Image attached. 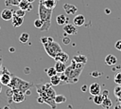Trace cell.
Returning <instances> with one entry per match:
<instances>
[{
	"label": "cell",
	"mask_w": 121,
	"mask_h": 109,
	"mask_svg": "<svg viewBox=\"0 0 121 109\" xmlns=\"http://www.w3.org/2000/svg\"><path fill=\"white\" fill-rule=\"evenodd\" d=\"M52 12H53V9H46L43 5L42 0H40V2H39V9H38V15H39V18L43 22V27L40 30H42V31H47L50 28Z\"/></svg>",
	"instance_id": "cell-2"
},
{
	"label": "cell",
	"mask_w": 121,
	"mask_h": 109,
	"mask_svg": "<svg viewBox=\"0 0 121 109\" xmlns=\"http://www.w3.org/2000/svg\"><path fill=\"white\" fill-rule=\"evenodd\" d=\"M68 21H69V18H68V16H66L64 13L59 14V15L56 17V22H57V24L60 25V26H64V25L68 24Z\"/></svg>",
	"instance_id": "cell-12"
},
{
	"label": "cell",
	"mask_w": 121,
	"mask_h": 109,
	"mask_svg": "<svg viewBox=\"0 0 121 109\" xmlns=\"http://www.w3.org/2000/svg\"><path fill=\"white\" fill-rule=\"evenodd\" d=\"M14 50H15V49H14L13 47H10V48H9V52H14Z\"/></svg>",
	"instance_id": "cell-40"
},
{
	"label": "cell",
	"mask_w": 121,
	"mask_h": 109,
	"mask_svg": "<svg viewBox=\"0 0 121 109\" xmlns=\"http://www.w3.org/2000/svg\"><path fill=\"white\" fill-rule=\"evenodd\" d=\"M12 26L14 27H20L22 24H23V21H24V19H23V17H20V16H17V15H13V17H12Z\"/></svg>",
	"instance_id": "cell-18"
},
{
	"label": "cell",
	"mask_w": 121,
	"mask_h": 109,
	"mask_svg": "<svg viewBox=\"0 0 121 109\" xmlns=\"http://www.w3.org/2000/svg\"><path fill=\"white\" fill-rule=\"evenodd\" d=\"M105 63H106V64L111 65V66L114 65L117 63V58L112 54H109L105 57Z\"/></svg>",
	"instance_id": "cell-15"
},
{
	"label": "cell",
	"mask_w": 121,
	"mask_h": 109,
	"mask_svg": "<svg viewBox=\"0 0 121 109\" xmlns=\"http://www.w3.org/2000/svg\"><path fill=\"white\" fill-rule=\"evenodd\" d=\"M63 31L67 35H75L78 33V28L74 24H66L63 26Z\"/></svg>",
	"instance_id": "cell-7"
},
{
	"label": "cell",
	"mask_w": 121,
	"mask_h": 109,
	"mask_svg": "<svg viewBox=\"0 0 121 109\" xmlns=\"http://www.w3.org/2000/svg\"><path fill=\"white\" fill-rule=\"evenodd\" d=\"M114 46H115V48H116L117 50L121 51V40H118V41H117V42L115 43Z\"/></svg>",
	"instance_id": "cell-33"
},
{
	"label": "cell",
	"mask_w": 121,
	"mask_h": 109,
	"mask_svg": "<svg viewBox=\"0 0 121 109\" xmlns=\"http://www.w3.org/2000/svg\"><path fill=\"white\" fill-rule=\"evenodd\" d=\"M104 98H105V97H104L102 94H99V95L94 96L93 100H94L95 104H96V105H101V104H102V101H103V100H104Z\"/></svg>",
	"instance_id": "cell-22"
},
{
	"label": "cell",
	"mask_w": 121,
	"mask_h": 109,
	"mask_svg": "<svg viewBox=\"0 0 121 109\" xmlns=\"http://www.w3.org/2000/svg\"><path fill=\"white\" fill-rule=\"evenodd\" d=\"M54 60L56 62H61V63H66L69 60V55L63 51L60 52L59 54H57V56L54 58Z\"/></svg>",
	"instance_id": "cell-14"
},
{
	"label": "cell",
	"mask_w": 121,
	"mask_h": 109,
	"mask_svg": "<svg viewBox=\"0 0 121 109\" xmlns=\"http://www.w3.org/2000/svg\"><path fill=\"white\" fill-rule=\"evenodd\" d=\"M101 92V87H100V84L97 83V82H93L90 86H89V93L93 96H96V95H99Z\"/></svg>",
	"instance_id": "cell-9"
},
{
	"label": "cell",
	"mask_w": 121,
	"mask_h": 109,
	"mask_svg": "<svg viewBox=\"0 0 121 109\" xmlns=\"http://www.w3.org/2000/svg\"><path fill=\"white\" fill-rule=\"evenodd\" d=\"M105 12H106V14H110V12H111V10H110L109 9H105Z\"/></svg>",
	"instance_id": "cell-38"
},
{
	"label": "cell",
	"mask_w": 121,
	"mask_h": 109,
	"mask_svg": "<svg viewBox=\"0 0 121 109\" xmlns=\"http://www.w3.org/2000/svg\"><path fill=\"white\" fill-rule=\"evenodd\" d=\"M63 9L65 10V13L67 14H75L78 11V8L73 5V4H69V3H65L63 5Z\"/></svg>",
	"instance_id": "cell-10"
},
{
	"label": "cell",
	"mask_w": 121,
	"mask_h": 109,
	"mask_svg": "<svg viewBox=\"0 0 121 109\" xmlns=\"http://www.w3.org/2000/svg\"><path fill=\"white\" fill-rule=\"evenodd\" d=\"M0 109H3V108H1V107H0Z\"/></svg>",
	"instance_id": "cell-45"
},
{
	"label": "cell",
	"mask_w": 121,
	"mask_h": 109,
	"mask_svg": "<svg viewBox=\"0 0 121 109\" xmlns=\"http://www.w3.org/2000/svg\"><path fill=\"white\" fill-rule=\"evenodd\" d=\"M43 5L48 9H54L57 6V0H42Z\"/></svg>",
	"instance_id": "cell-16"
},
{
	"label": "cell",
	"mask_w": 121,
	"mask_h": 109,
	"mask_svg": "<svg viewBox=\"0 0 121 109\" xmlns=\"http://www.w3.org/2000/svg\"><path fill=\"white\" fill-rule=\"evenodd\" d=\"M59 75H60V81H61L62 82H64V83H68V77L65 75L64 72H63V73H60V74H59Z\"/></svg>",
	"instance_id": "cell-31"
},
{
	"label": "cell",
	"mask_w": 121,
	"mask_h": 109,
	"mask_svg": "<svg viewBox=\"0 0 121 109\" xmlns=\"http://www.w3.org/2000/svg\"><path fill=\"white\" fill-rule=\"evenodd\" d=\"M26 1H27V2H29V3H33L35 0H26Z\"/></svg>",
	"instance_id": "cell-42"
},
{
	"label": "cell",
	"mask_w": 121,
	"mask_h": 109,
	"mask_svg": "<svg viewBox=\"0 0 121 109\" xmlns=\"http://www.w3.org/2000/svg\"><path fill=\"white\" fill-rule=\"evenodd\" d=\"M84 23H85V17L82 14H78L73 19V24L76 27H81L84 25Z\"/></svg>",
	"instance_id": "cell-11"
},
{
	"label": "cell",
	"mask_w": 121,
	"mask_h": 109,
	"mask_svg": "<svg viewBox=\"0 0 121 109\" xmlns=\"http://www.w3.org/2000/svg\"><path fill=\"white\" fill-rule=\"evenodd\" d=\"M60 75L57 74L53 77H50V84L51 85H59L60 83Z\"/></svg>",
	"instance_id": "cell-21"
},
{
	"label": "cell",
	"mask_w": 121,
	"mask_h": 109,
	"mask_svg": "<svg viewBox=\"0 0 121 109\" xmlns=\"http://www.w3.org/2000/svg\"><path fill=\"white\" fill-rule=\"evenodd\" d=\"M73 60L76 63H80V64H85L87 63V57L85 55H82V54H78V55L74 56Z\"/></svg>",
	"instance_id": "cell-19"
},
{
	"label": "cell",
	"mask_w": 121,
	"mask_h": 109,
	"mask_svg": "<svg viewBox=\"0 0 121 109\" xmlns=\"http://www.w3.org/2000/svg\"><path fill=\"white\" fill-rule=\"evenodd\" d=\"M14 13L12 11V9H4L2 11H1V18L4 20V21H9L12 19Z\"/></svg>",
	"instance_id": "cell-8"
},
{
	"label": "cell",
	"mask_w": 121,
	"mask_h": 109,
	"mask_svg": "<svg viewBox=\"0 0 121 109\" xmlns=\"http://www.w3.org/2000/svg\"><path fill=\"white\" fill-rule=\"evenodd\" d=\"M108 94H109V91H108V90H105V91L103 92V94H102V95H103L104 97H107V96H108Z\"/></svg>",
	"instance_id": "cell-36"
},
{
	"label": "cell",
	"mask_w": 121,
	"mask_h": 109,
	"mask_svg": "<svg viewBox=\"0 0 121 109\" xmlns=\"http://www.w3.org/2000/svg\"><path fill=\"white\" fill-rule=\"evenodd\" d=\"M3 109H10V108H9V105H6V106H5Z\"/></svg>",
	"instance_id": "cell-41"
},
{
	"label": "cell",
	"mask_w": 121,
	"mask_h": 109,
	"mask_svg": "<svg viewBox=\"0 0 121 109\" xmlns=\"http://www.w3.org/2000/svg\"><path fill=\"white\" fill-rule=\"evenodd\" d=\"M114 109H121V105H120V104H119V105H116Z\"/></svg>",
	"instance_id": "cell-39"
},
{
	"label": "cell",
	"mask_w": 121,
	"mask_h": 109,
	"mask_svg": "<svg viewBox=\"0 0 121 109\" xmlns=\"http://www.w3.org/2000/svg\"><path fill=\"white\" fill-rule=\"evenodd\" d=\"M54 67H55V69L57 70L58 74H60V73H63V72L65 71V69H66V67H67V66H66L65 63H61V62H56V64H55Z\"/></svg>",
	"instance_id": "cell-17"
},
{
	"label": "cell",
	"mask_w": 121,
	"mask_h": 109,
	"mask_svg": "<svg viewBox=\"0 0 121 109\" xmlns=\"http://www.w3.org/2000/svg\"><path fill=\"white\" fill-rule=\"evenodd\" d=\"M91 76L92 77H95V78H97V77L100 76V73L98 71H93V72H91Z\"/></svg>",
	"instance_id": "cell-34"
},
{
	"label": "cell",
	"mask_w": 121,
	"mask_h": 109,
	"mask_svg": "<svg viewBox=\"0 0 121 109\" xmlns=\"http://www.w3.org/2000/svg\"><path fill=\"white\" fill-rule=\"evenodd\" d=\"M11 91H12V95L10 97L14 102L19 103L25 100V93L24 92H21V91L16 90V89H11Z\"/></svg>",
	"instance_id": "cell-6"
},
{
	"label": "cell",
	"mask_w": 121,
	"mask_h": 109,
	"mask_svg": "<svg viewBox=\"0 0 121 109\" xmlns=\"http://www.w3.org/2000/svg\"><path fill=\"white\" fill-rule=\"evenodd\" d=\"M46 74H47V76L50 78V77H53V76L57 75L58 72H57V70L55 69V67H50V68L46 69Z\"/></svg>",
	"instance_id": "cell-26"
},
{
	"label": "cell",
	"mask_w": 121,
	"mask_h": 109,
	"mask_svg": "<svg viewBox=\"0 0 121 109\" xmlns=\"http://www.w3.org/2000/svg\"><path fill=\"white\" fill-rule=\"evenodd\" d=\"M1 91H2V84L0 83V93H1Z\"/></svg>",
	"instance_id": "cell-44"
},
{
	"label": "cell",
	"mask_w": 121,
	"mask_h": 109,
	"mask_svg": "<svg viewBox=\"0 0 121 109\" xmlns=\"http://www.w3.org/2000/svg\"><path fill=\"white\" fill-rule=\"evenodd\" d=\"M43 47H44V50L46 51V53L51 57V58H55L57 56V54H59L60 52L62 51L60 45L56 43V42H51V43H46L43 45Z\"/></svg>",
	"instance_id": "cell-4"
},
{
	"label": "cell",
	"mask_w": 121,
	"mask_h": 109,
	"mask_svg": "<svg viewBox=\"0 0 121 109\" xmlns=\"http://www.w3.org/2000/svg\"><path fill=\"white\" fill-rule=\"evenodd\" d=\"M33 84L32 83H29L18 77H15V76H12V79L9 82V84L8 85L10 89H16V90H19L21 92H26V90H28Z\"/></svg>",
	"instance_id": "cell-3"
},
{
	"label": "cell",
	"mask_w": 121,
	"mask_h": 109,
	"mask_svg": "<svg viewBox=\"0 0 121 109\" xmlns=\"http://www.w3.org/2000/svg\"><path fill=\"white\" fill-rule=\"evenodd\" d=\"M84 64L80 63H76L72 60L71 64L66 67L64 73L68 77V83H76L78 81V78L83 70Z\"/></svg>",
	"instance_id": "cell-1"
},
{
	"label": "cell",
	"mask_w": 121,
	"mask_h": 109,
	"mask_svg": "<svg viewBox=\"0 0 121 109\" xmlns=\"http://www.w3.org/2000/svg\"><path fill=\"white\" fill-rule=\"evenodd\" d=\"M81 90H82L83 92H85V91L87 90V85H83V86L81 87Z\"/></svg>",
	"instance_id": "cell-37"
},
{
	"label": "cell",
	"mask_w": 121,
	"mask_h": 109,
	"mask_svg": "<svg viewBox=\"0 0 121 109\" xmlns=\"http://www.w3.org/2000/svg\"><path fill=\"white\" fill-rule=\"evenodd\" d=\"M1 66H2V60H1V58H0V69L2 68Z\"/></svg>",
	"instance_id": "cell-43"
},
{
	"label": "cell",
	"mask_w": 121,
	"mask_h": 109,
	"mask_svg": "<svg viewBox=\"0 0 121 109\" xmlns=\"http://www.w3.org/2000/svg\"><path fill=\"white\" fill-rule=\"evenodd\" d=\"M26 11H25V10L19 9H17V10L14 11V14L17 15V16H20V17H24V16L26 15Z\"/></svg>",
	"instance_id": "cell-30"
},
{
	"label": "cell",
	"mask_w": 121,
	"mask_h": 109,
	"mask_svg": "<svg viewBox=\"0 0 121 109\" xmlns=\"http://www.w3.org/2000/svg\"><path fill=\"white\" fill-rule=\"evenodd\" d=\"M43 22L40 18H38V19H36V20L34 21V27H35L41 29V28L43 27Z\"/></svg>",
	"instance_id": "cell-27"
},
{
	"label": "cell",
	"mask_w": 121,
	"mask_h": 109,
	"mask_svg": "<svg viewBox=\"0 0 121 109\" xmlns=\"http://www.w3.org/2000/svg\"><path fill=\"white\" fill-rule=\"evenodd\" d=\"M112 101L111 100V99H109L108 97H105L104 100H103V101H102L101 106L104 109H110L112 107Z\"/></svg>",
	"instance_id": "cell-20"
},
{
	"label": "cell",
	"mask_w": 121,
	"mask_h": 109,
	"mask_svg": "<svg viewBox=\"0 0 121 109\" xmlns=\"http://www.w3.org/2000/svg\"><path fill=\"white\" fill-rule=\"evenodd\" d=\"M18 7H19V9H23L25 11H31L32 9H33L32 3H29L26 0H23L22 2H20Z\"/></svg>",
	"instance_id": "cell-13"
},
{
	"label": "cell",
	"mask_w": 121,
	"mask_h": 109,
	"mask_svg": "<svg viewBox=\"0 0 121 109\" xmlns=\"http://www.w3.org/2000/svg\"><path fill=\"white\" fill-rule=\"evenodd\" d=\"M41 42L43 43V45L48 43V37H42V38H41Z\"/></svg>",
	"instance_id": "cell-35"
},
{
	"label": "cell",
	"mask_w": 121,
	"mask_h": 109,
	"mask_svg": "<svg viewBox=\"0 0 121 109\" xmlns=\"http://www.w3.org/2000/svg\"><path fill=\"white\" fill-rule=\"evenodd\" d=\"M62 43H63L64 45H69V44H71V39L67 36L66 33L64 34V37L62 38Z\"/></svg>",
	"instance_id": "cell-32"
},
{
	"label": "cell",
	"mask_w": 121,
	"mask_h": 109,
	"mask_svg": "<svg viewBox=\"0 0 121 109\" xmlns=\"http://www.w3.org/2000/svg\"><path fill=\"white\" fill-rule=\"evenodd\" d=\"M114 95L119 99L121 98V85H118L114 88Z\"/></svg>",
	"instance_id": "cell-29"
},
{
	"label": "cell",
	"mask_w": 121,
	"mask_h": 109,
	"mask_svg": "<svg viewBox=\"0 0 121 109\" xmlns=\"http://www.w3.org/2000/svg\"><path fill=\"white\" fill-rule=\"evenodd\" d=\"M23 0H5L6 6H18Z\"/></svg>",
	"instance_id": "cell-25"
},
{
	"label": "cell",
	"mask_w": 121,
	"mask_h": 109,
	"mask_svg": "<svg viewBox=\"0 0 121 109\" xmlns=\"http://www.w3.org/2000/svg\"><path fill=\"white\" fill-rule=\"evenodd\" d=\"M28 39H29V34L26 33V32H23V33L20 35V37H19V41H20L21 43H23V44L27 43Z\"/></svg>",
	"instance_id": "cell-24"
},
{
	"label": "cell",
	"mask_w": 121,
	"mask_h": 109,
	"mask_svg": "<svg viewBox=\"0 0 121 109\" xmlns=\"http://www.w3.org/2000/svg\"><path fill=\"white\" fill-rule=\"evenodd\" d=\"M56 104H59V103H63L66 101V98L63 96V95H56L55 96V99H54Z\"/></svg>",
	"instance_id": "cell-23"
},
{
	"label": "cell",
	"mask_w": 121,
	"mask_h": 109,
	"mask_svg": "<svg viewBox=\"0 0 121 109\" xmlns=\"http://www.w3.org/2000/svg\"><path fill=\"white\" fill-rule=\"evenodd\" d=\"M12 79L11 73L5 67H2V71L0 72V83L2 85H9Z\"/></svg>",
	"instance_id": "cell-5"
},
{
	"label": "cell",
	"mask_w": 121,
	"mask_h": 109,
	"mask_svg": "<svg viewBox=\"0 0 121 109\" xmlns=\"http://www.w3.org/2000/svg\"><path fill=\"white\" fill-rule=\"evenodd\" d=\"M114 82L118 85H121V71L117 72L114 76Z\"/></svg>",
	"instance_id": "cell-28"
}]
</instances>
